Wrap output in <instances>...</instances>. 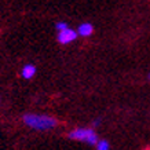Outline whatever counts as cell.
<instances>
[{
	"instance_id": "3957f363",
	"label": "cell",
	"mask_w": 150,
	"mask_h": 150,
	"mask_svg": "<svg viewBox=\"0 0 150 150\" xmlns=\"http://www.w3.org/2000/svg\"><path fill=\"white\" fill-rule=\"evenodd\" d=\"M76 39H77V32L74 29H70V28L58 33V41L61 44H69V43L74 41Z\"/></svg>"
},
{
	"instance_id": "9c48e42d",
	"label": "cell",
	"mask_w": 150,
	"mask_h": 150,
	"mask_svg": "<svg viewBox=\"0 0 150 150\" xmlns=\"http://www.w3.org/2000/svg\"><path fill=\"white\" fill-rule=\"evenodd\" d=\"M143 150H150V147H149V146H147V147H145V149H143Z\"/></svg>"
},
{
	"instance_id": "52a82bcc",
	"label": "cell",
	"mask_w": 150,
	"mask_h": 150,
	"mask_svg": "<svg viewBox=\"0 0 150 150\" xmlns=\"http://www.w3.org/2000/svg\"><path fill=\"white\" fill-rule=\"evenodd\" d=\"M55 28H57V30H59V32H62V30H65V29H68V23L66 22H57L55 23Z\"/></svg>"
},
{
	"instance_id": "277c9868",
	"label": "cell",
	"mask_w": 150,
	"mask_h": 150,
	"mask_svg": "<svg viewBox=\"0 0 150 150\" xmlns=\"http://www.w3.org/2000/svg\"><path fill=\"white\" fill-rule=\"evenodd\" d=\"M94 33V26L90 22H83L80 26L77 28V35L83 37H88Z\"/></svg>"
},
{
	"instance_id": "7a4b0ae2",
	"label": "cell",
	"mask_w": 150,
	"mask_h": 150,
	"mask_svg": "<svg viewBox=\"0 0 150 150\" xmlns=\"http://www.w3.org/2000/svg\"><path fill=\"white\" fill-rule=\"evenodd\" d=\"M70 139L73 141H80V142H86L91 146H96V143L99 142L96 132L92 128H76L72 132H69L68 135Z\"/></svg>"
},
{
	"instance_id": "30bf717a",
	"label": "cell",
	"mask_w": 150,
	"mask_h": 150,
	"mask_svg": "<svg viewBox=\"0 0 150 150\" xmlns=\"http://www.w3.org/2000/svg\"><path fill=\"white\" fill-rule=\"evenodd\" d=\"M149 79H150V74H149Z\"/></svg>"
},
{
	"instance_id": "ba28073f",
	"label": "cell",
	"mask_w": 150,
	"mask_h": 150,
	"mask_svg": "<svg viewBox=\"0 0 150 150\" xmlns=\"http://www.w3.org/2000/svg\"><path fill=\"white\" fill-rule=\"evenodd\" d=\"M99 124H100V120L98 118V120H95V121H94V127H98Z\"/></svg>"
},
{
	"instance_id": "6da1fadb",
	"label": "cell",
	"mask_w": 150,
	"mask_h": 150,
	"mask_svg": "<svg viewBox=\"0 0 150 150\" xmlns=\"http://www.w3.org/2000/svg\"><path fill=\"white\" fill-rule=\"evenodd\" d=\"M23 123L28 127L37 129V131H47V129H51L58 125V121L54 117L44 116V114H25Z\"/></svg>"
},
{
	"instance_id": "8992f818",
	"label": "cell",
	"mask_w": 150,
	"mask_h": 150,
	"mask_svg": "<svg viewBox=\"0 0 150 150\" xmlns=\"http://www.w3.org/2000/svg\"><path fill=\"white\" fill-rule=\"evenodd\" d=\"M96 150H110V146H109V142L102 139L96 143Z\"/></svg>"
},
{
	"instance_id": "5b68a950",
	"label": "cell",
	"mask_w": 150,
	"mask_h": 150,
	"mask_svg": "<svg viewBox=\"0 0 150 150\" xmlns=\"http://www.w3.org/2000/svg\"><path fill=\"white\" fill-rule=\"evenodd\" d=\"M35 74H36V66H35V65L28 64L22 68V74H21V76H22L23 79H32Z\"/></svg>"
}]
</instances>
